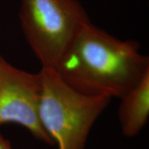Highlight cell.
I'll return each mask as SVG.
<instances>
[{
    "instance_id": "cell-3",
    "label": "cell",
    "mask_w": 149,
    "mask_h": 149,
    "mask_svg": "<svg viewBox=\"0 0 149 149\" xmlns=\"http://www.w3.org/2000/svg\"><path fill=\"white\" fill-rule=\"evenodd\" d=\"M19 19L26 40L42 67L53 68L91 22L77 0H22Z\"/></svg>"
},
{
    "instance_id": "cell-4",
    "label": "cell",
    "mask_w": 149,
    "mask_h": 149,
    "mask_svg": "<svg viewBox=\"0 0 149 149\" xmlns=\"http://www.w3.org/2000/svg\"><path fill=\"white\" fill-rule=\"evenodd\" d=\"M40 95L38 72L19 69L0 57V126L18 124L29 130L35 139L55 145L39 119Z\"/></svg>"
},
{
    "instance_id": "cell-5",
    "label": "cell",
    "mask_w": 149,
    "mask_h": 149,
    "mask_svg": "<svg viewBox=\"0 0 149 149\" xmlns=\"http://www.w3.org/2000/svg\"><path fill=\"white\" fill-rule=\"evenodd\" d=\"M120 100L118 118L122 134L134 137L141 133L149 117V72Z\"/></svg>"
},
{
    "instance_id": "cell-6",
    "label": "cell",
    "mask_w": 149,
    "mask_h": 149,
    "mask_svg": "<svg viewBox=\"0 0 149 149\" xmlns=\"http://www.w3.org/2000/svg\"><path fill=\"white\" fill-rule=\"evenodd\" d=\"M0 149H13L10 141L0 133Z\"/></svg>"
},
{
    "instance_id": "cell-1",
    "label": "cell",
    "mask_w": 149,
    "mask_h": 149,
    "mask_svg": "<svg viewBox=\"0 0 149 149\" xmlns=\"http://www.w3.org/2000/svg\"><path fill=\"white\" fill-rule=\"evenodd\" d=\"M134 40H121L89 22L67 48L55 69L86 95L122 97L149 72V59Z\"/></svg>"
},
{
    "instance_id": "cell-2",
    "label": "cell",
    "mask_w": 149,
    "mask_h": 149,
    "mask_svg": "<svg viewBox=\"0 0 149 149\" xmlns=\"http://www.w3.org/2000/svg\"><path fill=\"white\" fill-rule=\"evenodd\" d=\"M38 73L41 125L58 149H84L93 125L111 98L74 90L55 68L42 67Z\"/></svg>"
}]
</instances>
